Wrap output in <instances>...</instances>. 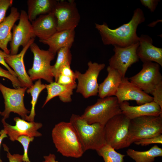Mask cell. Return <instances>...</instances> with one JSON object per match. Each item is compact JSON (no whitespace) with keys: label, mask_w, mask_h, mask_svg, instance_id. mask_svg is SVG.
Wrapping results in <instances>:
<instances>
[{"label":"cell","mask_w":162,"mask_h":162,"mask_svg":"<svg viewBox=\"0 0 162 162\" xmlns=\"http://www.w3.org/2000/svg\"><path fill=\"white\" fill-rule=\"evenodd\" d=\"M0 76L9 79L12 82L13 86L15 88L22 87V86L17 77L11 74L8 71L0 67Z\"/></svg>","instance_id":"30"},{"label":"cell","mask_w":162,"mask_h":162,"mask_svg":"<svg viewBox=\"0 0 162 162\" xmlns=\"http://www.w3.org/2000/svg\"><path fill=\"white\" fill-rule=\"evenodd\" d=\"M139 43L136 51L139 59L143 62H154L162 67V49L153 45L152 38L147 35H141Z\"/></svg>","instance_id":"17"},{"label":"cell","mask_w":162,"mask_h":162,"mask_svg":"<svg viewBox=\"0 0 162 162\" xmlns=\"http://www.w3.org/2000/svg\"><path fill=\"white\" fill-rule=\"evenodd\" d=\"M122 113L117 98L111 96L98 99L87 107L81 117L89 124L98 123L104 125L114 116Z\"/></svg>","instance_id":"4"},{"label":"cell","mask_w":162,"mask_h":162,"mask_svg":"<svg viewBox=\"0 0 162 162\" xmlns=\"http://www.w3.org/2000/svg\"><path fill=\"white\" fill-rule=\"evenodd\" d=\"M88 66L87 70L84 74L77 70L75 72L78 80L76 92L81 94L86 98L97 95L99 87L98 78L105 65L90 61Z\"/></svg>","instance_id":"8"},{"label":"cell","mask_w":162,"mask_h":162,"mask_svg":"<svg viewBox=\"0 0 162 162\" xmlns=\"http://www.w3.org/2000/svg\"><path fill=\"white\" fill-rule=\"evenodd\" d=\"M44 161L42 162H58L56 160L55 155L53 154L50 153L48 155L44 156Z\"/></svg>","instance_id":"39"},{"label":"cell","mask_w":162,"mask_h":162,"mask_svg":"<svg viewBox=\"0 0 162 162\" xmlns=\"http://www.w3.org/2000/svg\"><path fill=\"white\" fill-rule=\"evenodd\" d=\"M32 22L34 34L39 40H46L57 31L56 20L52 12L40 15Z\"/></svg>","instance_id":"19"},{"label":"cell","mask_w":162,"mask_h":162,"mask_svg":"<svg viewBox=\"0 0 162 162\" xmlns=\"http://www.w3.org/2000/svg\"><path fill=\"white\" fill-rule=\"evenodd\" d=\"M4 150L7 152V156L9 162H23L22 158L23 155L16 154H11L9 151V149L7 146L4 144H3Z\"/></svg>","instance_id":"35"},{"label":"cell","mask_w":162,"mask_h":162,"mask_svg":"<svg viewBox=\"0 0 162 162\" xmlns=\"http://www.w3.org/2000/svg\"><path fill=\"white\" fill-rule=\"evenodd\" d=\"M45 88V84L42 83L41 79H38L32 86L27 90V93L30 94L32 97L31 102L32 108L30 114L26 117L25 120L29 122L34 121V118L36 115L35 106L38 96L40 92Z\"/></svg>","instance_id":"26"},{"label":"cell","mask_w":162,"mask_h":162,"mask_svg":"<svg viewBox=\"0 0 162 162\" xmlns=\"http://www.w3.org/2000/svg\"><path fill=\"white\" fill-rule=\"evenodd\" d=\"M130 120L122 113L109 120L104 125L106 144L115 150L128 147Z\"/></svg>","instance_id":"6"},{"label":"cell","mask_w":162,"mask_h":162,"mask_svg":"<svg viewBox=\"0 0 162 162\" xmlns=\"http://www.w3.org/2000/svg\"><path fill=\"white\" fill-rule=\"evenodd\" d=\"M107 71V77L99 85L98 94L100 98L115 96L123 78L117 70L109 66Z\"/></svg>","instance_id":"22"},{"label":"cell","mask_w":162,"mask_h":162,"mask_svg":"<svg viewBox=\"0 0 162 162\" xmlns=\"http://www.w3.org/2000/svg\"><path fill=\"white\" fill-rule=\"evenodd\" d=\"M137 145L146 146L153 144H162V134L158 136L140 140L134 142Z\"/></svg>","instance_id":"31"},{"label":"cell","mask_w":162,"mask_h":162,"mask_svg":"<svg viewBox=\"0 0 162 162\" xmlns=\"http://www.w3.org/2000/svg\"><path fill=\"white\" fill-rule=\"evenodd\" d=\"M7 137H8V136L4 132L3 129L1 130L0 132V148L2 140L4 138ZM0 162H2V161L1 159L0 158Z\"/></svg>","instance_id":"40"},{"label":"cell","mask_w":162,"mask_h":162,"mask_svg":"<svg viewBox=\"0 0 162 162\" xmlns=\"http://www.w3.org/2000/svg\"><path fill=\"white\" fill-rule=\"evenodd\" d=\"M119 104L122 113L130 120L142 116H158L162 115V110L153 101L135 106L130 105L127 101Z\"/></svg>","instance_id":"18"},{"label":"cell","mask_w":162,"mask_h":162,"mask_svg":"<svg viewBox=\"0 0 162 162\" xmlns=\"http://www.w3.org/2000/svg\"><path fill=\"white\" fill-rule=\"evenodd\" d=\"M143 63L141 70L128 79L146 93L152 94L156 88L162 84L160 66L152 62Z\"/></svg>","instance_id":"9"},{"label":"cell","mask_w":162,"mask_h":162,"mask_svg":"<svg viewBox=\"0 0 162 162\" xmlns=\"http://www.w3.org/2000/svg\"><path fill=\"white\" fill-rule=\"evenodd\" d=\"M75 80L71 77L60 74L56 82L60 85L66 86L76 82Z\"/></svg>","instance_id":"36"},{"label":"cell","mask_w":162,"mask_h":162,"mask_svg":"<svg viewBox=\"0 0 162 162\" xmlns=\"http://www.w3.org/2000/svg\"><path fill=\"white\" fill-rule=\"evenodd\" d=\"M35 38L31 39L28 44L23 48L20 52L16 55L10 54L5 58L7 64L13 69L22 87L29 88L34 84L26 72L24 62V56L31 45L34 42Z\"/></svg>","instance_id":"16"},{"label":"cell","mask_w":162,"mask_h":162,"mask_svg":"<svg viewBox=\"0 0 162 162\" xmlns=\"http://www.w3.org/2000/svg\"><path fill=\"white\" fill-rule=\"evenodd\" d=\"M27 88L21 87L12 89L4 86L0 83V91L4 99L5 109L1 115L3 119L8 118L11 112H14L21 116L25 120L30 111L25 107L24 97Z\"/></svg>","instance_id":"11"},{"label":"cell","mask_w":162,"mask_h":162,"mask_svg":"<svg viewBox=\"0 0 162 162\" xmlns=\"http://www.w3.org/2000/svg\"><path fill=\"white\" fill-rule=\"evenodd\" d=\"M29 48L34 55L32 67L28 71L32 80L43 79L50 83L53 82L54 76L50 63L56 55L48 50L41 49L34 42Z\"/></svg>","instance_id":"7"},{"label":"cell","mask_w":162,"mask_h":162,"mask_svg":"<svg viewBox=\"0 0 162 162\" xmlns=\"http://www.w3.org/2000/svg\"><path fill=\"white\" fill-rule=\"evenodd\" d=\"M144 13L140 8L136 9L130 21L114 29L110 28L104 22L95 24L105 45H112L126 47L139 42V37L136 34L138 25L145 20Z\"/></svg>","instance_id":"1"},{"label":"cell","mask_w":162,"mask_h":162,"mask_svg":"<svg viewBox=\"0 0 162 162\" xmlns=\"http://www.w3.org/2000/svg\"><path fill=\"white\" fill-rule=\"evenodd\" d=\"M19 20L18 24H14L12 28V38L10 43L11 55L17 54L20 46L25 47L32 39L36 37L25 10H21Z\"/></svg>","instance_id":"12"},{"label":"cell","mask_w":162,"mask_h":162,"mask_svg":"<svg viewBox=\"0 0 162 162\" xmlns=\"http://www.w3.org/2000/svg\"><path fill=\"white\" fill-rule=\"evenodd\" d=\"M52 137L57 151L63 156L79 158L84 154L77 133L70 122H62L55 125Z\"/></svg>","instance_id":"2"},{"label":"cell","mask_w":162,"mask_h":162,"mask_svg":"<svg viewBox=\"0 0 162 162\" xmlns=\"http://www.w3.org/2000/svg\"><path fill=\"white\" fill-rule=\"evenodd\" d=\"M2 112L0 111V115L1 114Z\"/></svg>","instance_id":"41"},{"label":"cell","mask_w":162,"mask_h":162,"mask_svg":"<svg viewBox=\"0 0 162 162\" xmlns=\"http://www.w3.org/2000/svg\"><path fill=\"white\" fill-rule=\"evenodd\" d=\"M15 122V125H10L2 118V122L4 127L3 130L12 141L16 140L17 138L22 135L30 137H39L42 134L38 131L43 126L42 123L33 122H28L19 117L14 118Z\"/></svg>","instance_id":"14"},{"label":"cell","mask_w":162,"mask_h":162,"mask_svg":"<svg viewBox=\"0 0 162 162\" xmlns=\"http://www.w3.org/2000/svg\"><path fill=\"white\" fill-rule=\"evenodd\" d=\"M139 45V42L126 47L113 46L115 53L109 60V66L117 70L123 78L128 68L139 61L136 52Z\"/></svg>","instance_id":"13"},{"label":"cell","mask_w":162,"mask_h":162,"mask_svg":"<svg viewBox=\"0 0 162 162\" xmlns=\"http://www.w3.org/2000/svg\"><path fill=\"white\" fill-rule=\"evenodd\" d=\"M12 0H0V23L5 18L7 11L13 5Z\"/></svg>","instance_id":"32"},{"label":"cell","mask_w":162,"mask_h":162,"mask_svg":"<svg viewBox=\"0 0 162 162\" xmlns=\"http://www.w3.org/2000/svg\"><path fill=\"white\" fill-rule=\"evenodd\" d=\"M126 153L135 162H154L155 158L162 156V148L155 145L146 151H137L130 148L127 150Z\"/></svg>","instance_id":"25"},{"label":"cell","mask_w":162,"mask_h":162,"mask_svg":"<svg viewBox=\"0 0 162 162\" xmlns=\"http://www.w3.org/2000/svg\"><path fill=\"white\" fill-rule=\"evenodd\" d=\"M54 0H28L27 1L28 20L32 22L38 15L52 12L57 2Z\"/></svg>","instance_id":"24"},{"label":"cell","mask_w":162,"mask_h":162,"mask_svg":"<svg viewBox=\"0 0 162 162\" xmlns=\"http://www.w3.org/2000/svg\"><path fill=\"white\" fill-rule=\"evenodd\" d=\"M55 16L57 31L75 29L80 16L74 0L57 1L52 12Z\"/></svg>","instance_id":"10"},{"label":"cell","mask_w":162,"mask_h":162,"mask_svg":"<svg viewBox=\"0 0 162 162\" xmlns=\"http://www.w3.org/2000/svg\"><path fill=\"white\" fill-rule=\"evenodd\" d=\"M103 158L104 162H124V155L116 152L110 146L106 144L96 151Z\"/></svg>","instance_id":"28"},{"label":"cell","mask_w":162,"mask_h":162,"mask_svg":"<svg viewBox=\"0 0 162 162\" xmlns=\"http://www.w3.org/2000/svg\"><path fill=\"white\" fill-rule=\"evenodd\" d=\"M141 4L149 9L151 12H154L158 3L159 0H141Z\"/></svg>","instance_id":"37"},{"label":"cell","mask_w":162,"mask_h":162,"mask_svg":"<svg viewBox=\"0 0 162 162\" xmlns=\"http://www.w3.org/2000/svg\"><path fill=\"white\" fill-rule=\"evenodd\" d=\"M162 115L146 116L130 120L127 141L128 147L140 140L162 134Z\"/></svg>","instance_id":"5"},{"label":"cell","mask_w":162,"mask_h":162,"mask_svg":"<svg viewBox=\"0 0 162 162\" xmlns=\"http://www.w3.org/2000/svg\"><path fill=\"white\" fill-rule=\"evenodd\" d=\"M120 104L124 101L133 100L138 105L153 101V97L146 93L137 86L123 77L115 95Z\"/></svg>","instance_id":"15"},{"label":"cell","mask_w":162,"mask_h":162,"mask_svg":"<svg viewBox=\"0 0 162 162\" xmlns=\"http://www.w3.org/2000/svg\"><path fill=\"white\" fill-rule=\"evenodd\" d=\"M34 140L33 137L25 135L21 136L17 139L16 140L20 142L23 147L24 152L23 154V162H31L28 155V148L30 143L32 142Z\"/></svg>","instance_id":"29"},{"label":"cell","mask_w":162,"mask_h":162,"mask_svg":"<svg viewBox=\"0 0 162 162\" xmlns=\"http://www.w3.org/2000/svg\"><path fill=\"white\" fill-rule=\"evenodd\" d=\"M57 53V57L55 64L52 66V73L55 82H56L59 75L60 68L63 65L69 63L70 64L72 56L70 48L65 47L59 50Z\"/></svg>","instance_id":"27"},{"label":"cell","mask_w":162,"mask_h":162,"mask_svg":"<svg viewBox=\"0 0 162 162\" xmlns=\"http://www.w3.org/2000/svg\"><path fill=\"white\" fill-rule=\"evenodd\" d=\"M9 54H7L3 51L0 50V64L4 66L10 73L14 76L17 77L14 71L7 64L5 61V58Z\"/></svg>","instance_id":"38"},{"label":"cell","mask_w":162,"mask_h":162,"mask_svg":"<svg viewBox=\"0 0 162 162\" xmlns=\"http://www.w3.org/2000/svg\"><path fill=\"white\" fill-rule=\"evenodd\" d=\"M77 85L75 82L70 85L64 86L56 82L45 84L47 96L42 107L51 99L56 96H58L60 100L64 103L71 102L73 90L76 88Z\"/></svg>","instance_id":"23"},{"label":"cell","mask_w":162,"mask_h":162,"mask_svg":"<svg viewBox=\"0 0 162 162\" xmlns=\"http://www.w3.org/2000/svg\"><path fill=\"white\" fill-rule=\"evenodd\" d=\"M20 13L15 7L11 8L10 14L0 23V48L7 54H10L8 44L12 38L11 30L15 22L19 20Z\"/></svg>","instance_id":"21"},{"label":"cell","mask_w":162,"mask_h":162,"mask_svg":"<svg viewBox=\"0 0 162 162\" xmlns=\"http://www.w3.org/2000/svg\"><path fill=\"white\" fill-rule=\"evenodd\" d=\"M74 128L85 152L98 150L106 144L104 125L98 123L89 124L81 116L72 114L69 122Z\"/></svg>","instance_id":"3"},{"label":"cell","mask_w":162,"mask_h":162,"mask_svg":"<svg viewBox=\"0 0 162 162\" xmlns=\"http://www.w3.org/2000/svg\"><path fill=\"white\" fill-rule=\"evenodd\" d=\"M75 29L57 31L51 37L45 40H39L40 42L49 46L48 50L56 55L62 48L71 47L74 41Z\"/></svg>","instance_id":"20"},{"label":"cell","mask_w":162,"mask_h":162,"mask_svg":"<svg viewBox=\"0 0 162 162\" xmlns=\"http://www.w3.org/2000/svg\"><path fill=\"white\" fill-rule=\"evenodd\" d=\"M60 74L68 76L75 80L76 79L75 72H74L71 69L70 64L69 63L66 64L60 68L59 70V75Z\"/></svg>","instance_id":"34"},{"label":"cell","mask_w":162,"mask_h":162,"mask_svg":"<svg viewBox=\"0 0 162 162\" xmlns=\"http://www.w3.org/2000/svg\"><path fill=\"white\" fill-rule=\"evenodd\" d=\"M153 101L157 103L162 110V84L158 86L153 92Z\"/></svg>","instance_id":"33"}]
</instances>
